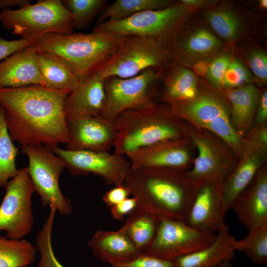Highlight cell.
Here are the masks:
<instances>
[{"mask_svg":"<svg viewBox=\"0 0 267 267\" xmlns=\"http://www.w3.org/2000/svg\"><path fill=\"white\" fill-rule=\"evenodd\" d=\"M70 92L36 85L0 88V105L12 141L22 146L66 144L64 105Z\"/></svg>","mask_w":267,"mask_h":267,"instance_id":"6da1fadb","label":"cell"},{"mask_svg":"<svg viewBox=\"0 0 267 267\" xmlns=\"http://www.w3.org/2000/svg\"><path fill=\"white\" fill-rule=\"evenodd\" d=\"M201 182L186 172L170 168H131L124 184L137 207L156 216L187 223L189 209Z\"/></svg>","mask_w":267,"mask_h":267,"instance_id":"7a4b0ae2","label":"cell"},{"mask_svg":"<svg viewBox=\"0 0 267 267\" xmlns=\"http://www.w3.org/2000/svg\"><path fill=\"white\" fill-rule=\"evenodd\" d=\"M127 36L94 30L88 34L50 33L35 40L37 52L53 54L82 82L101 67Z\"/></svg>","mask_w":267,"mask_h":267,"instance_id":"3957f363","label":"cell"},{"mask_svg":"<svg viewBox=\"0 0 267 267\" xmlns=\"http://www.w3.org/2000/svg\"><path fill=\"white\" fill-rule=\"evenodd\" d=\"M175 114L155 104L122 112L114 121L117 131L114 153L126 156L141 148L178 139L181 133Z\"/></svg>","mask_w":267,"mask_h":267,"instance_id":"277c9868","label":"cell"},{"mask_svg":"<svg viewBox=\"0 0 267 267\" xmlns=\"http://www.w3.org/2000/svg\"><path fill=\"white\" fill-rule=\"evenodd\" d=\"M72 20L71 13L61 0H41L0 12L2 26L28 40L35 41L50 33H72Z\"/></svg>","mask_w":267,"mask_h":267,"instance_id":"5b68a950","label":"cell"},{"mask_svg":"<svg viewBox=\"0 0 267 267\" xmlns=\"http://www.w3.org/2000/svg\"><path fill=\"white\" fill-rule=\"evenodd\" d=\"M168 44L152 37L127 36L109 59L97 71L105 78H127L148 69H157L171 55Z\"/></svg>","mask_w":267,"mask_h":267,"instance_id":"8992f818","label":"cell"},{"mask_svg":"<svg viewBox=\"0 0 267 267\" xmlns=\"http://www.w3.org/2000/svg\"><path fill=\"white\" fill-rule=\"evenodd\" d=\"M187 8L181 2L174 3L166 8L142 11L125 19L97 23L94 30L121 36L152 37L168 44L178 34Z\"/></svg>","mask_w":267,"mask_h":267,"instance_id":"52a82bcc","label":"cell"},{"mask_svg":"<svg viewBox=\"0 0 267 267\" xmlns=\"http://www.w3.org/2000/svg\"><path fill=\"white\" fill-rule=\"evenodd\" d=\"M21 153L28 157V173L42 205H53L59 214L70 215L71 201L62 194L59 185L60 175L66 168L63 160L44 145L22 146Z\"/></svg>","mask_w":267,"mask_h":267,"instance_id":"ba28073f","label":"cell"},{"mask_svg":"<svg viewBox=\"0 0 267 267\" xmlns=\"http://www.w3.org/2000/svg\"><path fill=\"white\" fill-rule=\"evenodd\" d=\"M4 188L0 204V231L11 239H24L34 222L32 197L35 191L27 167L19 169Z\"/></svg>","mask_w":267,"mask_h":267,"instance_id":"9c48e42d","label":"cell"},{"mask_svg":"<svg viewBox=\"0 0 267 267\" xmlns=\"http://www.w3.org/2000/svg\"><path fill=\"white\" fill-rule=\"evenodd\" d=\"M160 71L148 69L134 77H110L105 80V102L100 117L114 121L122 112L154 104L153 86Z\"/></svg>","mask_w":267,"mask_h":267,"instance_id":"30bf717a","label":"cell"},{"mask_svg":"<svg viewBox=\"0 0 267 267\" xmlns=\"http://www.w3.org/2000/svg\"><path fill=\"white\" fill-rule=\"evenodd\" d=\"M217 233L169 219L159 220L155 237L142 253L175 261L211 245Z\"/></svg>","mask_w":267,"mask_h":267,"instance_id":"8fae6325","label":"cell"},{"mask_svg":"<svg viewBox=\"0 0 267 267\" xmlns=\"http://www.w3.org/2000/svg\"><path fill=\"white\" fill-rule=\"evenodd\" d=\"M49 147L63 160L69 173L76 177L92 174L100 177L107 184L118 186L124 184L131 169L125 156L109 151H72L58 146Z\"/></svg>","mask_w":267,"mask_h":267,"instance_id":"7c38bea8","label":"cell"},{"mask_svg":"<svg viewBox=\"0 0 267 267\" xmlns=\"http://www.w3.org/2000/svg\"><path fill=\"white\" fill-rule=\"evenodd\" d=\"M175 114H183L223 139L235 151L241 148V142L229 120L224 105L209 96H201L189 104H173Z\"/></svg>","mask_w":267,"mask_h":267,"instance_id":"4fadbf2b","label":"cell"},{"mask_svg":"<svg viewBox=\"0 0 267 267\" xmlns=\"http://www.w3.org/2000/svg\"><path fill=\"white\" fill-rule=\"evenodd\" d=\"M227 211L222 182L214 179L204 181L193 200L187 223L203 231L218 232L225 224Z\"/></svg>","mask_w":267,"mask_h":267,"instance_id":"5bb4252c","label":"cell"},{"mask_svg":"<svg viewBox=\"0 0 267 267\" xmlns=\"http://www.w3.org/2000/svg\"><path fill=\"white\" fill-rule=\"evenodd\" d=\"M68 150L109 151L113 147L117 131L114 121L100 116L67 120Z\"/></svg>","mask_w":267,"mask_h":267,"instance_id":"9a60e30c","label":"cell"},{"mask_svg":"<svg viewBox=\"0 0 267 267\" xmlns=\"http://www.w3.org/2000/svg\"><path fill=\"white\" fill-rule=\"evenodd\" d=\"M255 179L235 198L231 205L248 232L267 224V173L260 170Z\"/></svg>","mask_w":267,"mask_h":267,"instance_id":"2e32d148","label":"cell"},{"mask_svg":"<svg viewBox=\"0 0 267 267\" xmlns=\"http://www.w3.org/2000/svg\"><path fill=\"white\" fill-rule=\"evenodd\" d=\"M105 80L97 70L69 93L64 105L67 121L100 116L105 102Z\"/></svg>","mask_w":267,"mask_h":267,"instance_id":"e0dca14e","label":"cell"},{"mask_svg":"<svg viewBox=\"0 0 267 267\" xmlns=\"http://www.w3.org/2000/svg\"><path fill=\"white\" fill-rule=\"evenodd\" d=\"M33 44L0 62V88L33 85L46 87L38 66L37 51Z\"/></svg>","mask_w":267,"mask_h":267,"instance_id":"ac0fdd59","label":"cell"},{"mask_svg":"<svg viewBox=\"0 0 267 267\" xmlns=\"http://www.w3.org/2000/svg\"><path fill=\"white\" fill-rule=\"evenodd\" d=\"M132 169L170 168L181 170L188 163L187 151L178 140L145 147L126 155Z\"/></svg>","mask_w":267,"mask_h":267,"instance_id":"d6986e66","label":"cell"},{"mask_svg":"<svg viewBox=\"0 0 267 267\" xmlns=\"http://www.w3.org/2000/svg\"><path fill=\"white\" fill-rule=\"evenodd\" d=\"M88 244L96 258L112 267L141 253L120 228L116 231L97 230Z\"/></svg>","mask_w":267,"mask_h":267,"instance_id":"ffe728a7","label":"cell"},{"mask_svg":"<svg viewBox=\"0 0 267 267\" xmlns=\"http://www.w3.org/2000/svg\"><path fill=\"white\" fill-rule=\"evenodd\" d=\"M236 239L225 223L217 232L211 245L197 252L175 261L176 267H218L230 262L236 251Z\"/></svg>","mask_w":267,"mask_h":267,"instance_id":"44dd1931","label":"cell"},{"mask_svg":"<svg viewBox=\"0 0 267 267\" xmlns=\"http://www.w3.org/2000/svg\"><path fill=\"white\" fill-rule=\"evenodd\" d=\"M194 142L198 155L193 167L186 172L188 176L198 182L213 179L223 182L233 169L221 162L219 154L210 141L196 136L194 137Z\"/></svg>","mask_w":267,"mask_h":267,"instance_id":"7402d4cb","label":"cell"},{"mask_svg":"<svg viewBox=\"0 0 267 267\" xmlns=\"http://www.w3.org/2000/svg\"><path fill=\"white\" fill-rule=\"evenodd\" d=\"M37 60L46 87L71 92L80 84L79 80L69 67L55 55L37 52Z\"/></svg>","mask_w":267,"mask_h":267,"instance_id":"603a6c76","label":"cell"},{"mask_svg":"<svg viewBox=\"0 0 267 267\" xmlns=\"http://www.w3.org/2000/svg\"><path fill=\"white\" fill-rule=\"evenodd\" d=\"M159 220L151 213L136 207L126 216L120 228L142 253L149 247L155 237Z\"/></svg>","mask_w":267,"mask_h":267,"instance_id":"cb8c5ba5","label":"cell"},{"mask_svg":"<svg viewBox=\"0 0 267 267\" xmlns=\"http://www.w3.org/2000/svg\"><path fill=\"white\" fill-rule=\"evenodd\" d=\"M260 152L247 156L233 169L222 182L223 194L226 210L231 208L235 198L251 183L262 164Z\"/></svg>","mask_w":267,"mask_h":267,"instance_id":"d4e9b609","label":"cell"},{"mask_svg":"<svg viewBox=\"0 0 267 267\" xmlns=\"http://www.w3.org/2000/svg\"><path fill=\"white\" fill-rule=\"evenodd\" d=\"M174 3L169 0H117L105 7L97 22L125 19L142 11L166 8Z\"/></svg>","mask_w":267,"mask_h":267,"instance_id":"484cf974","label":"cell"},{"mask_svg":"<svg viewBox=\"0 0 267 267\" xmlns=\"http://www.w3.org/2000/svg\"><path fill=\"white\" fill-rule=\"evenodd\" d=\"M197 80L194 73L184 68H176L168 76L163 99L173 104L194 99L197 94Z\"/></svg>","mask_w":267,"mask_h":267,"instance_id":"4316f807","label":"cell"},{"mask_svg":"<svg viewBox=\"0 0 267 267\" xmlns=\"http://www.w3.org/2000/svg\"><path fill=\"white\" fill-rule=\"evenodd\" d=\"M37 251L27 240L0 236V267H28L34 262Z\"/></svg>","mask_w":267,"mask_h":267,"instance_id":"83f0119b","label":"cell"},{"mask_svg":"<svg viewBox=\"0 0 267 267\" xmlns=\"http://www.w3.org/2000/svg\"><path fill=\"white\" fill-rule=\"evenodd\" d=\"M259 90L252 84L234 88L227 93L235 123L239 127L250 121L259 97Z\"/></svg>","mask_w":267,"mask_h":267,"instance_id":"f1b7e54d","label":"cell"},{"mask_svg":"<svg viewBox=\"0 0 267 267\" xmlns=\"http://www.w3.org/2000/svg\"><path fill=\"white\" fill-rule=\"evenodd\" d=\"M172 51L176 54H190L193 56H204L214 52L221 46L220 40L209 31L201 29L195 31L183 42L173 41Z\"/></svg>","mask_w":267,"mask_h":267,"instance_id":"f546056e","label":"cell"},{"mask_svg":"<svg viewBox=\"0 0 267 267\" xmlns=\"http://www.w3.org/2000/svg\"><path fill=\"white\" fill-rule=\"evenodd\" d=\"M19 149L13 144L5 126L3 109L0 105V187L17 174L15 159Z\"/></svg>","mask_w":267,"mask_h":267,"instance_id":"4dcf8cb0","label":"cell"},{"mask_svg":"<svg viewBox=\"0 0 267 267\" xmlns=\"http://www.w3.org/2000/svg\"><path fill=\"white\" fill-rule=\"evenodd\" d=\"M235 248L244 254L256 265L267 263V224L248 232L247 236L235 242Z\"/></svg>","mask_w":267,"mask_h":267,"instance_id":"1f68e13d","label":"cell"},{"mask_svg":"<svg viewBox=\"0 0 267 267\" xmlns=\"http://www.w3.org/2000/svg\"><path fill=\"white\" fill-rule=\"evenodd\" d=\"M63 2L73 16V29L88 27L106 6L104 0H64Z\"/></svg>","mask_w":267,"mask_h":267,"instance_id":"d6a6232c","label":"cell"},{"mask_svg":"<svg viewBox=\"0 0 267 267\" xmlns=\"http://www.w3.org/2000/svg\"><path fill=\"white\" fill-rule=\"evenodd\" d=\"M207 19L215 32L225 40H233L240 33V21L231 11L225 9H217L208 14Z\"/></svg>","mask_w":267,"mask_h":267,"instance_id":"836d02e7","label":"cell"},{"mask_svg":"<svg viewBox=\"0 0 267 267\" xmlns=\"http://www.w3.org/2000/svg\"><path fill=\"white\" fill-rule=\"evenodd\" d=\"M247 69L238 59H231L223 78L222 86L235 88L250 81Z\"/></svg>","mask_w":267,"mask_h":267,"instance_id":"e575fe53","label":"cell"},{"mask_svg":"<svg viewBox=\"0 0 267 267\" xmlns=\"http://www.w3.org/2000/svg\"><path fill=\"white\" fill-rule=\"evenodd\" d=\"M112 267H176L175 261L141 253L133 259Z\"/></svg>","mask_w":267,"mask_h":267,"instance_id":"d590c367","label":"cell"},{"mask_svg":"<svg viewBox=\"0 0 267 267\" xmlns=\"http://www.w3.org/2000/svg\"><path fill=\"white\" fill-rule=\"evenodd\" d=\"M228 54L216 58L208 66L206 74L209 80L216 86H222L223 76L231 60Z\"/></svg>","mask_w":267,"mask_h":267,"instance_id":"8d00e7d4","label":"cell"},{"mask_svg":"<svg viewBox=\"0 0 267 267\" xmlns=\"http://www.w3.org/2000/svg\"><path fill=\"white\" fill-rule=\"evenodd\" d=\"M37 248L40 255L37 267H65L56 257L51 241H43Z\"/></svg>","mask_w":267,"mask_h":267,"instance_id":"74e56055","label":"cell"},{"mask_svg":"<svg viewBox=\"0 0 267 267\" xmlns=\"http://www.w3.org/2000/svg\"><path fill=\"white\" fill-rule=\"evenodd\" d=\"M251 69L259 79L266 81L267 79V55L261 50H255L248 56Z\"/></svg>","mask_w":267,"mask_h":267,"instance_id":"f35d334b","label":"cell"},{"mask_svg":"<svg viewBox=\"0 0 267 267\" xmlns=\"http://www.w3.org/2000/svg\"><path fill=\"white\" fill-rule=\"evenodd\" d=\"M35 42L22 39L6 40L0 37V62L15 52L32 45Z\"/></svg>","mask_w":267,"mask_h":267,"instance_id":"ab89813d","label":"cell"},{"mask_svg":"<svg viewBox=\"0 0 267 267\" xmlns=\"http://www.w3.org/2000/svg\"><path fill=\"white\" fill-rule=\"evenodd\" d=\"M130 194V190L124 184L115 186L103 195L102 201L110 208L128 198Z\"/></svg>","mask_w":267,"mask_h":267,"instance_id":"60d3db41","label":"cell"},{"mask_svg":"<svg viewBox=\"0 0 267 267\" xmlns=\"http://www.w3.org/2000/svg\"><path fill=\"white\" fill-rule=\"evenodd\" d=\"M136 207V199L134 197H133L126 198L110 209L112 217L115 220H121Z\"/></svg>","mask_w":267,"mask_h":267,"instance_id":"b9f144b4","label":"cell"},{"mask_svg":"<svg viewBox=\"0 0 267 267\" xmlns=\"http://www.w3.org/2000/svg\"><path fill=\"white\" fill-rule=\"evenodd\" d=\"M257 122H264L267 118V92L265 91L262 94L259 104L257 113Z\"/></svg>","mask_w":267,"mask_h":267,"instance_id":"7bdbcfd3","label":"cell"},{"mask_svg":"<svg viewBox=\"0 0 267 267\" xmlns=\"http://www.w3.org/2000/svg\"><path fill=\"white\" fill-rule=\"evenodd\" d=\"M216 1L208 0H182L180 2L186 7L199 8L211 5Z\"/></svg>","mask_w":267,"mask_h":267,"instance_id":"ee69618b","label":"cell"},{"mask_svg":"<svg viewBox=\"0 0 267 267\" xmlns=\"http://www.w3.org/2000/svg\"><path fill=\"white\" fill-rule=\"evenodd\" d=\"M22 0H0V8H9L10 7L18 6L19 7L23 4Z\"/></svg>","mask_w":267,"mask_h":267,"instance_id":"f6af8a7d","label":"cell"},{"mask_svg":"<svg viewBox=\"0 0 267 267\" xmlns=\"http://www.w3.org/2000/svg\"><path fill=\"white\" fill-rule=\"evenodd\" d=\"M267 130H263L259 135V140L260 142L264 144H266L267 140Z\"/></svg>","mask_w":267,"mask_h":267,"instance_id":"bcb514c9","label":"cell"},{"mask_svg":"<svg viewBox=\"0 0 267 267\" xmlns=\"http://www.w3.org/2000/svg\"><path fill=\"white\" fill-rule=\"evenodd\" d=\"M259 6L264 9L267 8V0H260L259 1Z\"/></svg>","mask_w":267,"mask_h":267,"instance_id":"7dc6e473","label":"cell"},{"mask_svg":"<svg viewBox=\"0 0 267 267\" xmlns=\"http://www.w3.org/2000/svg\"><path fill=\"white\" fill-rule=\"evenodd\" d=\"M218 267H233L231 262H226L223 264H222Z\"/></svg>","mask_w":267,"mask_h":267,"instance_id":"c3c4849f","label":"cell"}]
</instances>
